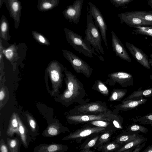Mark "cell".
<instances>
[{"mask_svg":"<svg viewBox=\"0 0 152 152\" xmlns=\"http://www.w3.org/2000/svg\"><path fill=\"white\" fill-rule=\"evenodd\" d=\"M124 145L114 141L109 142L99 147L97 149L98 151L102 152H117L118 150Z\"/></svg>","mask_w":152,"mask_h":152,"instance_id":"cell-21","label":"cell"},{"mask_svg":"<svg viewBox=\"0 0 152 152\" xmlns=\"http://www.w3.org/2000/svg\"><path fill=\"white\" fill-rule=\"evenodd\" d=\"M132 27L136 28L133 31L137 34L152 37V26H137Z\"/></svg>","mask_w":152,"mask_h":152,"instance_id":"cell-33","label":"cell"},{"mask_svg":"<svg viewBox=\"0 0 152 152\" xmlns=\"http://www.w3.org/2000/svg\"><path fill=\"white\" fill-rule=\"evenodd\" d=\"M147 3L148 5L152 8V0H148Z\"/></svg>","mask_w":152,"mask_h":152,"instance_id":"cell-47","label":"cell"},{"mask_svg":"<svg viewBox=\"0 0 152 152\" xmlns=\"http://www.w3.org/2000/svg\"><path fill=\"white\" fill-rule=\"evenodd\" d=\"M93 126L107 128L115 131L117 130L114 126L112 121L103 120H96L86 122Z\"/></svg>","mask_w":152,"mask_h":152,"instance_id":"cell-30","label":"cell"},{"mask_svg":"<svg viewBox=\"0 0 152 152\" xmlns=\"http://www.w3.org/2000/svg\"><path fill=\"white\" fill-rule=\"evenodd\" d=\"M86 28L85 31L86 36L84 39L90 45L95 49L99 55L101 60L104 61L101 54L104 55V51L102 45V37L99 29L96 26L92 16L89 14L87 15Z\"/></svg>","mask_w":152,"mask_h":152,"instance_id":"cell-1","label":"cell"},{"mask_svg":"<svg viewBox=\"0 0 152 152\" xmlns=\"http://www.w3.org/2000/svg\"><path fill=\"white\" fill-rule=\"evenodd\" d=\"M84 124L81 128L71 132L69 135L64 137L62 140H72L77 143H80L85 139L101 134L106 130H113L96 126L87 123Z\"/></svg>","mask_w":152,"mask_h":152,"instance_id":"cell-3","label":"cell"},{"mask_svg":"<svg viewBox=\"0 0 152 152\" xmlns=\"http://www.w3.org/2000/svg\"><path fill=\"white\" fill-rule=\"evenodd\" d=\"M68 150V147L59 144H42L35 147L34 152H64Z\"/></svg>","mask_w":152,"mask_h":152,"instance_id":"cell-16","label":"cell"},{"mask_svg":"<svg viewBox=\"0 0 152 152\" xmlns=\"http://www.w3.org/2000/svg\"><path fill=\"white\" fill-rule=\"evenodd\" d=\"M62 51L77 73L82 74L88 78L91 77L93 69L87 62L70 51L63 49Z\"/></svg>","mask_w":152,"mask_h":152,"instance_id":"cell-5","label":"cell"},{"mask_svg":"<svg viewBox=\"0 0 152 152\" xmlns=\"http://www.w3.org/2000/svg\"><path fill=\"white\" fill-rule=\"evenodd\" d=\"M66 69L58 62L52 63L49 66L48 70L53 87L52 95L57 92L61 87Z\"/></svg>","mask_w":152,"mask_h":152,"instance_id":"cell-7","label":"cell"},{"mask_svg":"<svg viewBox=\"0 0 152 152\" xmlns=\"http://www.w3.org/2000/svg\"><path fill=\"white\" fill-rule=\"evenodd\" d=\"M4 3L5 4L6 7L8 9L9 8L8 0H0V8H1Z\"/></svg>","mask_w":152,"mask_h":152,"instance_id":"cell-44","label":"cell"},{"mask_svg":"<svg viewBox=\"0 0 152 152\" xmlns=\"http://www.w3.org/2000/svg\"><path fill=\"white\" fill-rule=\"evenodd\" d=\"M149 13L151 14H152V11H148Z\"/></svg>","mask_w":152,"mask_h":152,"instance_id":"cell-49","label":"cell"},{"mask_svg":"<svg viewBox=\"0 0 152 152\" xmlns=\"http://www.w3.org/2000/svg\"><path fill=\"white\" fill-rule=\"evenodd\" d=\"M108 78L104 82L107 84L114 86L118 83L123 87L133 85V78L132 75L124 72H116L107 75Z\"/></svg>","mask_w":152,"mask_h":152,"instance_id":"cell-9","label":"cell"},{"mask_svg":"<svg viewBox=\"0 0 152 152\" xmlns=\"http://www.w3.org/2000/svg\"><path fill=\"white\" fill-rule=\"evenodd\" d=\"M95 150H92L91 148H87L84 150H81L80 152H95Z\"/></svg>","mask_w":152,"mask_h":152,"instance_id":"cell-46","label":"cell"},{"mask_svg":"<svg viewBox=\"0 0 152 152\" xmlns=\"http://www.w3.org/2000/svg\"><path fill=\"white\" fill-rule=\"evenodd\" d=\"M127 129L129 131H139L145 134H147L148 131V129L145 127L135 124L129 126Z\"/></svg>","mask_w":152,"mask_h":152,"instance_id":"cell-36","label":"cell"},{"mask_svg":"<svg viewBox=\"0 0 152 152\" xmlns=\"http://www.w3.org/2000/svg\"><path fill=\"white\" fill-rule=\"evenodd\" d=\"M15 50L14 46H11L6 49L4 50L3 52L6 57L11 60L14 56Z\"/></svg>","mask_w":152,"mask_h":152,"instance_id":"cell-40","label":"cell"},{"mask_svg":"<svg viewBox=\"0 0 152 152\" xmlns=\"http://www.w3.org/2000/svg\"><path fill=\"white\" fill-rule=\"evenodd\" d=\"M116 7L125 6L133 0H109Z\"/></svg>","mask_w":152,"mask_h":152,"instance_id":"cell-39","label":"cell"},{"mask_svg":"<svg viewBox=\"0 0 152 152\" xmlns=\"http://www.w3.org/2000/svg\"><path fill=\"white\" fill-rule=\"evenodd\" d=\"M62 130L69 132L67 128L63 127L60 123L54 122L48 125L45 133L47 137H53L59 134Z\"/></svg>","mask_w":152,"mask_h":152,"instance_id":"cell-17","label":"cell"},{"mask_svg":"<svg viewBox=\"0 0 152 152\" xmlns=\"http://www.w3.org/2000/svg\"><path fill=\"white\" fill-rule=\"evenodd\" d=\"M125 44L127 48L137 61L144 67L150 69V65L146 54L133 44L126 42Z\"/></svg>","mask_w":152,"mask_h":152,"instance_id":"cell-12","label":"cell"},{"mask_svg":"<svg viewBox=\"0 0 152 152\" xmlns=\"http://www.w3.org/2000/svg\"><path fill=\"white\" fill-rule=\"evenodd\" d=\"M8 148L11 152H18L19 141L17 138L10 139L8 138L7 139Z\"/></svg>","mask_w":152,"mask_h":152,"instance_id":"cell-34","label":"cell"},{"mask_svg":"<svg viewBox=\"0 0 152 152\" xmlns=\"http://www.w3.org/2000/svg\"><path fill=\"white\" fill-rule=\"evenodd\" d=\"M142 152H152V144L147 147Z\"/></svg>","mask_w":152,"mask_h":152,"instance_id":"cell-45","label":"cell"},{"mask_svg":"<svg viewBox=\"0 0 152 152\" xmlns=\"http://www.w3.org/2000/svg\"><path fill=\"white\" fill-rule=\"evenodd\" d=\"M92 88L105 96H108L109 93L108 88L106 84L100 80L98 79L95 81Z\"/></svg>","mask_w":152,"mask_h":152,"instance_id":"cell-25","label":"cell"},{"mask_svg":"<svg viewBox=\"0 0 152 152\" xmlns=\"http://www.w3.org/2000/svg\"><path fill=\"white\" fill-rule=\"evenodd\" d=\"M114 127L116 129H122V125L121 123V118H118L114 119L112 121Z\"/></svg>","mask_w":152,"mask_h":152,"instance_id":"cell-42","label":"cell"},{"mask_svg":"<svg viewBox=\"0 0 152 152\" xmlns=\"http://www.w3.org/2000/svg\"><path fill=\"white\" fill-rule=\"evenodd\" d=\"M32 34L35 39L40 43L46 45H49L48 40L41 34L35 31H33Z\"/></svg>","mask_w":152,"mask_h":152,"instance_id":"cell-37","label":"cell"},{"mask_svg":"<svg viewBox=\"0 0 152 152\" xmlns=\"http://www.w3.org/2000/svg\"><path fill=\"white\" fill-rule=\"evenodd\" d=\"M124 12L127 15L136 17L144 20L152 22V14L148 11H129Z\"/></svg>","mask_w":152,"mask_h":152,"instance_id":"cell-27","label":"cell"},{"mask_svg":"<svg viewBox=\"0 0 152 152\" xmlns=\"http://www.w3.org/2000/svg\"><path fill=\"white\" fill-rule=\"evenodd\" d=\"M111 34L112 46L113 50L115 53L116 56L129 62H131L132 61L131 59L123 44L112 30H111Z\"/></svg>","mask_w":152,"mask_h":152,"instance_id":"cell-11","label":"cell"},{"mask_svg":"<svg viewBox=\"0 0 152 152\" xmlns=\"http://www.w3.org/2000/svg\"><path fill=\"white\" fill-rule=\"evenodd\" d=\"M26 119L28 125L31 130L34 132L37 127V123L36 121L29 114H26Z\"/></svg>","mask_w":152,"mask_h":152,"instance_id":"cell-38","label":"cell"},{"mask_svg":"<svg viewBox=\"0 0 152 152\" xmlns=\"http://www.w3.org/2000/svg\"><path fill=\"white\" fill-rule=\"evenodd\" d=\"M114 131H115L113 130H106L101 133L93 148L96 149L103 145L110 142Z\"/></svg>","mask_w":152,"mask_h":152,"instance_id":"cell-20","label":"cell"},{"mask_svg":"<svg viewBox=\"0 0 152 152\" xmlns=\"http://www.w3.org/2000/svg\"><path fill=\"white\" fill-rule=\"evenodd\" d=\"M131 120L134 123L152 126V113L143 116H136L132 118Z\"/></svg>","mask_w":152,"mask_h":152,"instance_id":"cell-26","label":"cell"},{"mask_svg":"<svg viewBox=\"0 0 152 152\" xmlns=\"http://www.w3.org/2000/svg\"><path fill=\"white\" fill-rule=\"evenodd\" d=\"M127 92L126 89H113L109 100L111 101H119L125 96Z\"/></svg>","mask_w":152,"mask_h":152,"instance_id":"cell-31","label":"cell"},{"mask_svg":"<svg viewBox=\"0 0 152 152\" xmlns=\"http://www.w3.org/2000/svg\"><path fill=\"white\" fill-rule=\"evenodd\" d=\"M9 98L8 92H7L4 87H2L0 90V109L2 108L7 102Z\"/></svg>","mask_w":152,"mask_h":152,"instance_id":"cell-35","label":"cell"},{"mask_svg":"<svg viewBox=\"0 0 152 152\" xmlns=\"http://www.w3.org/2000/svg\"><path fill=\"white\" fill-rule=\"evenodd\" d=\"M118 16L120 19L121 23H125L132 27L137 26H152V22L127 15L124 12L118 14Z\"/></svg>","mask_w":152,"mask_h":152,"instance_id":"cell-13","label":"cell"},{"mask_svg":"<svg viewBox=\"0 0 152 152\" xmlns=\"http://www.w3.org/2000/svg\"><path fill=\"white\" fill-rule=\"evenodd\" d=\"M139 134H124L117 136L113 141L124 145L136 138Z\"/></svg>","mask_w":152,"mask_h":152,"instance_id":"cell-32","label":"cell"},{"mask_svg":"<svg viewBox=\"0 0 152 152\" xmlns=\"http://www.w3.org/2000/svg\"><path fill=\"white\" fill-rule=\"evenodd\" d=\"M10 15L13 19L15 28L17 29L19 26L22 10V5L19 0H8Z\"/></svg>","mask_w":152,"mask_h":152,"instance_id":"cell-14","label":"cell"},{"mask_svg":"<svg viewBox=\"0 0 152 152\" xmlns=\"http://www.w3.org/2000/svg\"><path fill=\"white\" fill-rule=\"evenodd\" d=\"M150 56L151 59H150L149 61V62L150 65L151 66H152V54H151Z\"/></svg>","mask_w":152,"mask_h":152,"instance_id":"cell-48","label":"cell"},{"mask_svg":"<svg viewBox=\"0 0 152 152\" xmlns=\"http://www.w3.org/2000/svg\"><path fill=\"white\" fill-rule=\"evenodd\" d=\"M89 5L88 13L93 18L96 26L99 30L103 42L108 49L107 42L106 31L107 28L104 17L99 10L91 2L88 3Z\"/></svg>","mask_w":152,"mask_h":152,"instance_id":"cell-8","label":"cell"},{"mask_svg":"<svg viewBox=\"0 0 152 152\" xmlns=\"http://www.w3.org/2000/svg\"><path fill=\"white\" fill-rule=\"evenodd\" d=\"M146 142V141H145L136 146L133 150L132 152H139L142 148L145 145Z\"/></svg>","mask_w":152,"mask_h":152,"instance_id":"cell-43","label":"cell"},{"mask_svg":"<svg viewBox=\"0 0 152 152\" xmlns=\"http://www.w3.org/2000/svg\"><path fill=\"white\" fill-rule=\"evenodd\" d=\"M120 118V116L113 113L85 115L69 114L67 117L68 122L74 124H84L88 122L96 120L112 121L115 119Z\"/></svg>","mask_w":152,"mask_h":152,"instance_id":"cell-6","label":"cell"},{"mask_svg":"<svg viewBox=\"0 0 152 152\" xmlns=\"http://www.w3.org/2000/svg\"><path fill=\"white\" fill-rule=\"evenodd\" d=\"M147 139L142 135H139L135 139L121 146L117 152H124L129 149L134 147L137 145L146 141Z\"/></svg>","mask_w":152,"mask_h":152,"instance_id":"cell-22","label":"cell"},{"mask_svg":"<svg viewBox=\"0 0 152 152\" xmlns=\"http://www.w3.org/2000/svg\"><path fill=\"white\" fill-rule=\"evenodd\" d=\"M101 134L96 135L87 138L86 140L81 145L80 148V149L81 150H84L93 148L96 145Z\"/></svg>","mask_w":152,"mask_h":152,"instance_id":"cell-29","label":"cell"},{"mask_svg":"<svg viewBox=\"0 0 152 152\" xmlns=\"http://www.w3.org/2000/svg\"><path fill=\"white\" fill-rule=\"evenodd\" d=\"M84 0H75L73 4L67 6L63 11L64 17L69 22L77 25L80 22Z\"/></svg>","mask_w":152,"mask_h":152,"instance_id":"cell-10","label":"cell"},{"mask_svg":"<svg viewBox=\"0 0 152 152\" xmlns=\"http://www.w3.org/2000/svg\"><path fill=\"white\" fill-rule=\"evenodd\" d=\"M16 115L19 124V135L20 137L23 145L26 148H27L28 146L27 141V130L19 115L17 113Z\"/></svg>","mask_w":152,"mask_h":152,"instance_id":"cell-24","label":"cell"},{"mask_svg":"<svg viewBox=\"0 0 152 152\" xmlns=\"http://www.w3.org/2000/svg\"><path fill=\"white\" fill-rule=\"evenodd\" d=\"M6 133L8 136L11 137L15 133L19 135V124L16 113L15 112L13 113L10 117Z\"/></svg>","mask_w":152,"mask_h":152,"instance_id":"cell-19","label":"cell"},{"mask_svg":"<svg viewBox=\"0 0 152 152\" xmlns=\"http://www.w3.org/2000/svg\"><path fill=\"white\" fill-rule=\"evenodd\" d=\"M0 151L1 152H8L9 151L7 145L2 138L0 141Z\"/></svg>","mask_w":152,"mask_h":152,"instance_id":"cell-41","label":"cell"},{"mask_svg":"<svg viewBox=\"0 0 152 152\" xmlns=\"http://www.w3.org/2000/svg\"><path fill=\"white\" fill-rule=\"evenodd\" d=\"M64 31L68 42L75 50L91 58L93 57L94 54L101 60L100 57L94 48L89 45L82 36L66 28H64Z\"/></svg>","mask_w":152,"mask_h":152,"instance_id":"cell-2","label":"cell"},{"mask_svg":"<svg viewBox=\"0 0 152 152\" xmlns=\"http://www.w3.org/2000/svg\"><path fill=\"white\" fill-rule=\"evenodd\" d=\"M148 99L143 98H132L124 100L121 102L117 105L115 108L118 111H127L133 109L145 103Z\"/></svg>","mask_w":152,"mask_h":152,"instance_id":"cell-15","label":"cell"},{"mask_svg":"<svg viewBox=\"0 0 152 152\" xmlns=\"http://www.w3.org/2000/svg\"><path fill=\"white\" fill-rule=\"evenodd\" d=\"M112 113L103 102L96 101L77 106L70 112L71 115L99 114Z\"/></svg>","mask_w":152,"mask_h":152,"instance_id":"cell-4","label":"cell"},{"mask_svg":"<svg viewBox=\"0 0 152 152\" xmlns=\"http://www.w3.org/2000/svg\"><path fill=\"white\" fill-rule=\"evenodd\" d=\"M59 2V0H38L37 8L40 11L46 12L56 7Z\"/></svg>","mask_w":152,"mask_h":152,"instance_id":"cell-18","label":"cell"},{"mask_svg":"<svg viewBox=\"0 0 152 152\" xmlns=\"http://www.w3.org/2000/svg\"><path fill=\"white\" fill-rule=\"evenodd\" d=\"M152 96V88L145 90L139 89L133 92L124 100L137 98L149 97Z\"/></svg>","mask_w":152,"mask_h":152,"instance_id":"cell-23","label":"cell"},{"mask_svg":"<svg viewBox=\"0 0 152 152\" xmlns=\"http://www.w3.org/2000/svg\"><path fill=\"white\" fill-rule=\"evenodd\" d=\"M1 36L2 38H6L9 33V24L4 15H2L0 20Z\"/></svg>","mask_w":152,"mask_h":152,"instance_id":"cell-28","label":"cell"}]
</instances>
